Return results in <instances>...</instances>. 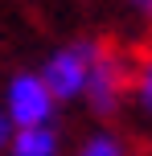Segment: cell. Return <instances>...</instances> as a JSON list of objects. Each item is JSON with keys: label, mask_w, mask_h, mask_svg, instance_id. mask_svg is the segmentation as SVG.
I'll list each match as a JSON object with an SVG mask.
<instances>
[{"label": "cell", "mask_w": 152, "mask_h": 156, "mask_svg": "<svg viewBox=\"0 0 152 156\" xmlns=\"http://www.w3.org/2000/svg\"><path fill=\"white\" fill-rule=\"evenodd\" d=\"M128 94H132V66H128V58H123L119 49H111V45L99 41V54H95V62H90L87 90H82L87 107L107 119V115H115V111L123 107Z\"/></svg>", "instance_id": "cell-1"}, {"label": "cell", "mask_w": 152, "mask_h": 156, "mask_svg": "<svg viewBox=\"0 0 152 156\" xmlns=\"http://www.w3.org/2000/svg\"><path fill=\"white\" fill-rule=\"evenodd\" d=\"M95 54H99V41H70V45H62L58 54H49V62L41 66V78H45L49 94H54L58 103L82 99Z\"/></svg>", "instance_id": "cell-2"}, {"label": "cell", "mask_w": 152, "mask_h": 156, "mask_svg": "<svg viewBox=\"0 0 152 156\" xmlns=\"http://www.w3.org/2000/svg\"><path fill=\"white\" fill-rule=\"evenodd\" d=\"M54 107L58 99L49 94L45 78L41 74H16L4 90V115L12 127H37V123H49L54 119Z\"/></svg>", "instance_id": "cell-3"}, {"label": "cell", "mask_w": 152, "mask_h": 156, "mask_svg": "<svg viewBox=\"0 0 152 156\" xmlns=\"http://www.w3.org/2000/svg\"><path fill=\"white\" fill-rule=\"evenodd\" d=\"M4 152L8 156H62V144L49 123H37V127H16L8 136Z\"/></svg>", "instance_id": "cell-4"}, {"label": "cell", "mask_w": 152, "mask_h": 156, "mask_svg": "<svg viewBox=\"0 0 152 156\" xmlns=\"http://www.w3.org/2000/svg\"><path fill=\"white\" fill-rule=\"evenodd\" d=\"M132 94H136V107L152 119V54H144L132 66Z\"/></svg>", "instance_id": "cell-5"}, {"label": "cell", "mask_w": 152, "mask_h": 156, "mask_svg": "<svg viewBox=\"0 0 152 156\" xmlns=\"http://www.w3.org/2000/svg\"><path fill=\"white\" fill-rule=\"evenodd\" d=\"M78 156H128V144L119 136H111V132H95V136L82 140Z\"/></svg>", "instance_id": "cell-6"}, {"label": "cell", "mask_w": 152, "mask_h": 156, "mask_svg": "<svg viewBox=\"0 0 152 156\" xmlns=\"http://www.w3.org/2000/svg\"><path fill=\"white\" fill-rule=\"evenodd\" d=\"M123 4H128V8H136L144 21H152V0H123Z\"/></svg>", "instance_id": "cell-7"}, {"label": "cell", "mask_w": 152, "mask_h": 156, "mask_svg": "<svg viewBox=\"0 0 152 156\" xmlns=\"http://www.w3.org/2000/svg\"><path fill=\"white\" fill-rule=\"evenodd\" d=\"M8 136H12V123H8V115H4V107H0V152H4V144H8Z\"/></svg>", "instance_id": "cell-8"}]
</instances>
